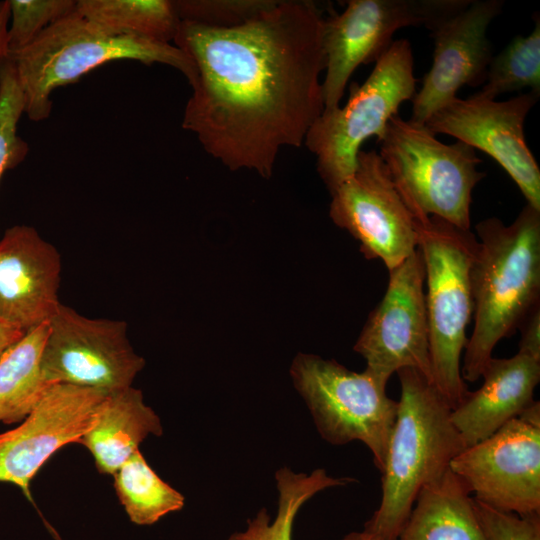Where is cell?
Masks as SVG:
<instances>
[{"mask_svg": "<svg viewBox=\"0 0 540 540\" xmlns=\"http://www.w3.org/2000/svg\"><path fill=\"white\" fill-rule=\"evenodd\" d=\"M323 31L311 1H273L231 27L180 21L173 43L196 69L182 127L228 169L270 178L324 110Z\"/></svg>", "mask_w": 540, "mask_h": 540, "instance_id": "6da1fadb", "label": "cell"}, {"mask_svg": "<svg viewBox=\"0 0 540 540\" xmlns=\"http://www.w3.org/2000/svg\"><path fill=\"white\" fill-rule=\"evenodd\" d=\"M475 229L479 240L470 268L474 328L464 349L465 382L481 377L496 344L540 304V211L526 204L509 225L492 217Z\"/></svg>", "mask_w": 540, "mask_h": 540, "instance_id": "7a4b0ae2", "label": "cell"}, {"mask_svg": "<svg viewBox=\"0 0 540 540\" xmlns=\"http://www.w3.org/2000/svg\"><path fill=\"white\" fill-rule=\"evenodd\" d=\"M396 373L401 391L381 471V502L363 529L382 540H396L421 489L466 448L452 423V408L432 382L413 368Z\"/></svg>", "mask_w": 540, "mask_h": 540, "instance_id": "3957f363", "label": "cell"}, {"mask_svg": "<svg viewBox=\"0 0 540 540\" xmlns=\"http://www.w3.org/2000/svg\"><path fill=\"white\" fill-rule=\"evenodd\" d=\"M8 57V56H7ZM10 58L22 91L24 113L32 121L52 111V92L115 60L160 63L180 71L191 85L196 69L191 58L171 43L110 34L77 11L42 32Z\"/></svg>", "mask_w": 540, "mask_h": 540, "instance_id": "277c9868", "label": "cell"}, {"mask_svg": "<svg viewBox=\"0 0 540 540\" xmlns=\"http://www.w3.org/2000/svg\"><path fill=\"white\" fill-rule=\"evenodd\" d=\"M424 268L431 382L454 409L467 395L461 357L473 315L470 268L477 238L470 230L430 216L415 220Z\"/></svg>", "mask_w": 540, "mask_h": 540, "instance_id": "5b68a950", "label": "cell"}, {"mask_svg": "<svg viewBox=\"0 0 540 540\" xmlns=\"http://www.w3.org/2000/svg\"><path fill=\"white\" fill-rule=\"evenodd\" d=\"M380 157L414 219L441 218L470 230L474 187L486 176L475 149L444 144L424 124L393 116L380 140Z\"/></svg>", "mask_w": 540, "mask_h": 540, "instance_id": "8992f818", "label": "cell"}, {"mask_svg": "<svg viewBox=\"0 0 540 540\" xmlns=\"http://www.w3.org/2000/svg\"><path fill=\"white\" fill-rule=\"evenodd\" d=\"M413 67L410 42L393 41L364 83L351 86L346 104L323 110L309 129L304 144L330 193L353 175L362 144L372 136L380 141L400 105L413 99Z\"/></svg>", "mask_w": 540, "mask_h": 540, "instance_id": "52a82bcc", "label": "cell"}, {"mask_svg": "<svg viewBox=\"0 0 540 540\" xmlns=\"http://www.w3.org/2000/svg\"><path fill=\"white\" fill-rule=\"evenodd\" d=\"M290 374L310 410L321 437L333 445L361 441L381 472L398 401L386 385L367 370L351 371L335 360L299 353Z\"/></svg>", "mask_w": 540, "mask_h": 540, "instance_id": "ba28073f", "label": "cell"}, {"mask_svg": "<svg viewBox=\"0 0 540 540\" xmlns=\"http://www.w3.org/2000/svg\"><path fill=\"white\" fill-rule=\"evenodd\" d=\"M472 0H350L340 14L324 18V110L339 107L346 85L361 64L377 61L401 28L436 24Z\"/></svg>", "mask_w": 540, "mask_h": 540, "instance_id": "9c48e42d", "label": "cell"}, {"mask_svg": "<svg viewBox=\"0 0 540 540\" xmlns=\"http://www.w3.org/2000/svg\"><path fill=\"white\" fill-rule=\"evenodd\" d=\"M450 469L475 499L519 516L540 514L539 401L464 448Z\"/></svg>", "mask_w": 540, "mask_h": 540, "instance_id": "30bf717a", "label": "cell"}, {"mask_svg": "<svg viewBox=\"0 0 540 540\" xmlns=\"http://www.w3.org/2000/svg\"><path fill=\"white\" fill-rule=\"evenodd\" d=\"M144 364L128 340L124 321L88 318L60 303L48 322L41 370L49 384L109 393L132 386Z\"/></svg>", "mask_w": 540, "mask_h": 540, "instance_id": "8fae6325", "label": "cell"}, {"mask_svg": "<svg viewBox=\"0 0 540 540\" xmlns=\"http://www.w3.org/2000/svg\"><path fill=\"white\" fill-rule=\"evenodd\" d=\"M331 196L330 218L360 243L365 258L391 271L417 249L415 219L376 151L361 150L353 175Z\"/></svg>", "mask_w": 540, "mask_h": 540, "instance_id": "7c38bea8", "label": "cell"}, {"mask_svg": "<svg viewBox=\"0 0 540 540\" xmlns=\"http://www.w3.org/2000/svg\"><path fill=\"white\" fill-rule=\"evenodd\" d=\"M425 268L417 249L389 271L386 292L370 313L354 351L369 373L387 384L391 375L413 368L431 381Z\"/></svg>", "mask_w": 540, "mask_h": 540, "instance_id": "4fadbf2b", "label": "cell"}, {"mask_svg": "<svg viewBox=\"0 0 540 540\" xmlns=\"http://www.w3.org/2000/svg\"><path fill=\"white\" fill-rule=\"evenodd\" d=\"M539 93L529 91L506 101L489 100L476 93L455 97L435 111L424 124L491 156L516 183L527 204L540 211V169L524 137V121Z\"/></svg>", "mask_w": 540, "mask_h": 540, "instance_id": "5bb4252c", "label": "cell"}, {"mask_svg": "<svg viewBox=\"0 0 540 540\" xmlns=\"http://www.w3.org/2000/svg\"><path fill=\"white\" fill-rule=\"evenodd\" d=\"M107 392L67 383L48 385L28 416L0 433V482L16 485L32 501L30 482L63 446L94 425Z\"/></svg>", "mask_w": 540, "mask_h": 540, "instance_id": "9a60e30c", "label": "cell"}, {"mask_svg": "<svg viewBox=\"0 0 540 540\" xmlns=\"http://www.w3.org/2000/svg\"><path fill=\"white\" fill-rule=\"evenodd\" d=\"M503 5V0H472L430 30L433 62L412 99L411 121L425 124L461 87L485 83L493 57L487 30Z\"/></svg>", "mask_w": 540, "mask_h": 540, "instance_id": "2e32d148", "label": "cell"}, {"mask_svg": "<svg viewBox=\"0 0 540 540\" xmlns=\"http://www.w3.org/2000/svg\"><path fill=\"white\" fill-rule=\"evenodd\" d=\"M62 261L54 245L27 225L0 238V320L24 332L51 319L60 301Z\"/></svg>", "mask_w": 540, "mask_h": 540, "instance_id": "e0dca14e", "label": "cell"}, {"mask_svg": "<svg viewBox=\"0 0 540 540\" xmlns=\"http://www.w3.org/2000/svg\"><path fill=\"white\" fill-rule=\"evenodd\" d=\"M481 377V387L469 391L451 411L452 423L465 447L488 438L535 401L540 360L521 353L510 358L492 357Z\"/></svg>", "mask_w": 540, "mask_h": 540, "instance_id": "ac0fdd59", "label": "cell"}, {"mask_svg": "<svg viewBox=\"0 0 540 540\" xmlns=\"http://www.w3.org/2000/svg\"><path fill=\"white\" fill-rule=\"evenodd\" d=\"M162 432L160 419L144 403L142 392L130 386L107 394L94 425L79 443L91 452L99 472L114 475L148 435Z\"/></svg>", "mask_w": 540, "mask_h": 540, "instance_id": "d6986e66", "label": "cell"}, {"mask_svg": "<svg viewBox=\"0 0 540 540\" xmlns=\"http://www.w3.org/2000/svg\"><path fill=\"white\" fill-rule=\"evenodd\" d=\"M396 540H486L472 496L450 467L421 489Z\"/></svg>", "mask_w": 540, "mask_h": 540, "instance_id": "ffe728a7", "label": "cell"}, {"mask_svg": "<svg viewBox=\"0 0 540 540\" xmlns=\"http://www.w3.org/2000/svg\"><path fill=\"white\" fill-rule=\"evenodd\" d=\"M48 322L24 334L0 356V422L21 423L50 385L41 370Z\"/></svg>", "mask_w": 540, "mask_h": 540, "instance_id": "44dd1931", "label": "cell"}, {"mask_svg": "<svg viewBox=\"0 0 540 540\" xmlns=\"http://www.w3.org/2000/svg\"><path fill=\"white\" fill-rule=\"evenodd\" d=\"M76 11L104 31L173 42L180 19L170 0H78Z\"/></svg>", "mask_w": 540, "mask_h": 540, "instance_id": "7402d4cb", "label": "cell"}, {"mask_svg": "<svg viewBox=\"0 0 540 540\" xmlns=\"http://www.w3.org/2000/svg\"><path fill=\"white\" fill-rule=\"evenodd\" d=\"M275 479L279 494L275 518L271 521L267 510L262 508L247 521L245 531L235 532L227 540H292L295 517L306 501L322 490L354 481L329 476L324 469L306 474L295 473L287 467L277 470Z\"/></svg>", "mask_w": 540, "mask_h": 540, "instance_id": "603a6c76", "label": "cell"}, {"mask_svg": "<svg viewBox=\"0 0 540 540\" xmlns=\"http://www.w3.org/2000/svg\"><path fill=\"white\" fill-rule=\"evenodd\" d=\"M113 476L117 496L135 524L151 525L184 506V496L154 472L140 450Z\"/></svg>", "mask_w": 540, "mask_h": 540, "instance_id": "cb8c5ba5", "label": "cell"}, {"mask_svg": "<svg viewBox=\"0 0 540 540\" xmlns=\"http://www.w3.org/2000/svg\"><path fill=\"white\" fill-rule=\"evenodd\" d=\"M529 88L540 94V19L529 35H518L495 57L488 67L486 81L476 94L496 97Z\"/></svg>", "mask_w": 540, "mask_h": 540, "instance_id": "d4e9b609", "label": "cell"}, {"mask_svg": "<svg viewBox=\"0 0 540 540\" xmlns=\"http://www.w3.org/2000/svg\"><path fill=\"white\" fill-rule=\"evenodd\" d=\"M23 113V95L15 66L6 56L0 62V180L7 170L18 166L28 154L27 142L17 134Z\"/></svg>", "mask_w": 540, "mask_h": 540, "instance_id": "484cf974", "label": "cell"}, {"mask_svg": "<svg viewBox=\"0 0 540 540\" xmlns=\"http://www.w3.org/2000/svg\"><path fill=\"white\" fill-rule=\"evenodd\" d=\"M11 24L7 28V56L29 46L42 32L74 13L75 0H8Z\"/></svg>", "mask_w": 540, "mask_h": 540, "instance_id": "4316f807", "label": "cell"}, {"mask_svg": "<svg viewBox=\"0 0 540 540\" xmlns=\"http://www.w3.org/2000/svg\"><path fill=\"white\" fill-rule=\"evenodd\" d=\"M273 0H178L173 1L180 21L231 27L242 24L267 8Z\"/></svg>", "mask_w": 540, "mask_h": 540, "instance_id": "83f0119b", "label": "cell"}, {"mask_svg": "<svg viewBox=\"0 0 540 540\" xmlns=\"http://www.w3.org/2000/svg\"><path fill=\"white\" fill-rule=\"evenodd\" d=\"M472 507L486 540H540V514L519 516L474 497Z\"/></svg>", "mask_w": 540, "mask_h": 540, "instance_id": "f1b7e54d", "label": "cell"}, {"mask_svg": "<svg viewBox=\"0 0 540 540\" xmlns=\"http://www.w3.org/2000/svg\"><path fill=\"white\" fill-rule=\"evenodd\" d=\"M518 329L521 333L518 353L540 360V304L524 317Z\"/></svg>", "mask_w": 540, "mask_h": 540, "instance_id": "f546056e", "label": "cell"}, {"mask_svg": "<svg viewBox=\"0 0 540 540\" xmlns=\"http://www.w3.org/2000/svg\"><path fill=\"white\" fill-rule=\"evenodd\" d=\"M25 333L21 329L0 320V356L19 341Z\"/></svg>", "mask_w": 540, "mask_h": 540, "instance_id": "4dcf8cb0", "label": "cell"}, {"mask_svg": "<svg viewBox=\"0 0 540 540\" xmlns=\"http://www.w3.org/2000/svg\"><path fill=\"white\" fill-rule=\"evenodd\" d=\"M9 18V1H0V62L7 56L6 35Z\"/></svg>", "mask_w": 540, "mask_h": 540, "instance_id": "1f68e13d", "label": "cell"}, {"mask_svg": "<svg viewBox=\"0 0 540 540\" xmlns=\"http://www.w3.org/2000/svg\"><path fill=\"white\" fill-rule=\"evenodd\" d=\"M342 540H382L380 537L370 534L368 532H351L347 534Z\"/></svg>", "mask_w": 540, "mask_h": 540, "instance_id": "d6a6232c", "label": "cell"}]
</instances>
